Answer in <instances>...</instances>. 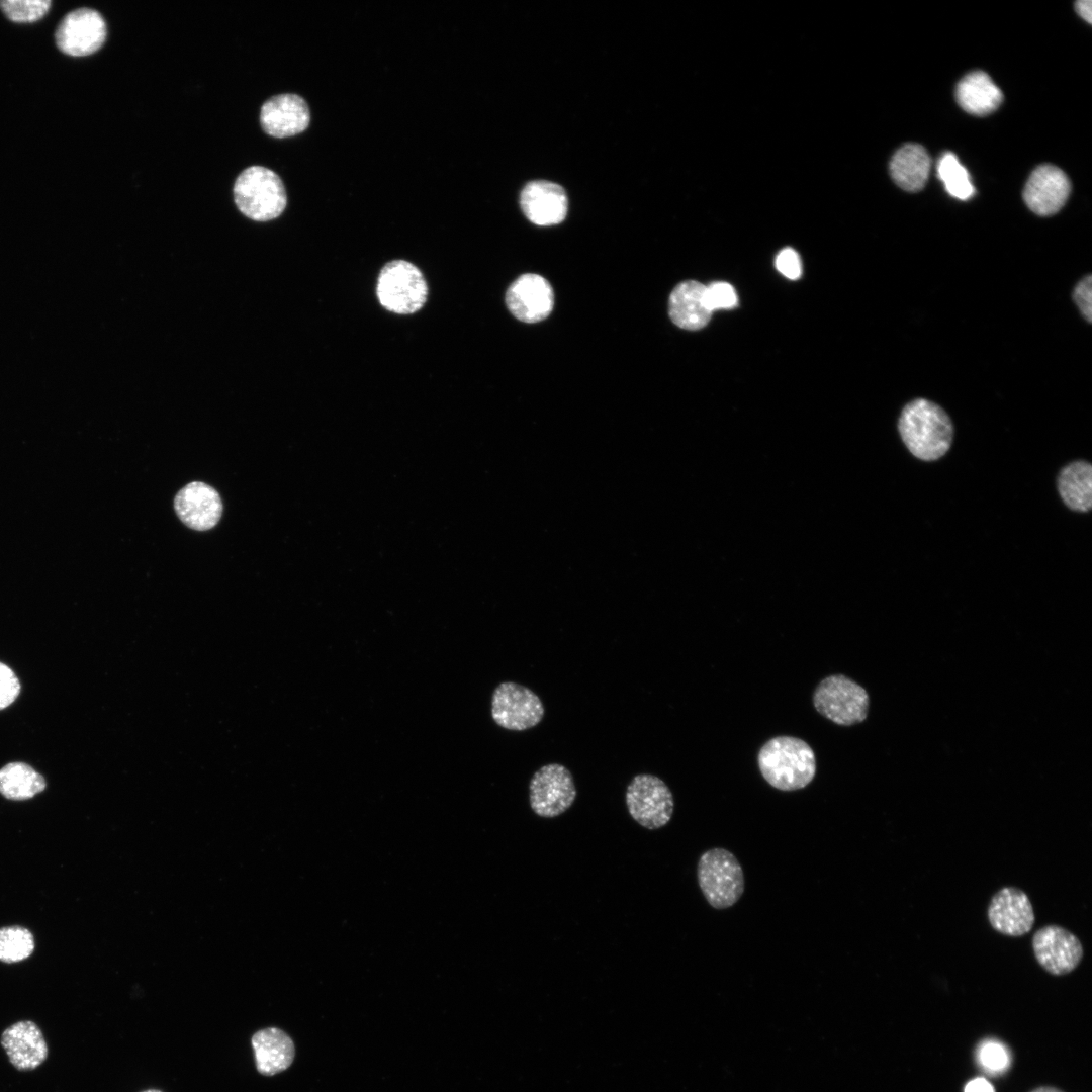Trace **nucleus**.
I'll use <instances>...</instances> for the list:
<instances>
[{
    "instance_id": "nucleus-14",
    "label": "nucleus",
    "mask_w": 1092,
    "mask_h": 1092,
    "mask_svg": "<svg viewBox=\"0 0 1092 1092\" xmlns=\"http://www.w3.org/2000/svg\"><path fill=\"white\" fill-rule=\"evenodd\" d=\"M1070 190V181L1061 169L1041 165L1029 176L1023 190V199L1035 214L1049 216L1065 205Z\"/></svg>"
},
{
    "instance_id": "nucleus-4",
    "label": "nucleus",
    "mask_w": 1092,
    "mask_h": 1092,
    "mask_svg": "<svg viewBox=\"0 0 1092 1092\" xmlns=\"http://www.w3.org/2000/svg\"><path fill=\"white\" fill-rule=\"evenodd\" d=\"M699 887L715 909L733 906L744 892V874L736 856L725 848H711L699 858Z\"/></svg>"
},
{
    "instance_id": "nucleus-29",
    "label": "nucleus",
    "mask_w": 1092,
    "mask_h": 1092,
    "mask_svg": "<svg viewBox=\"0 0 1092 1092\" xmlns=\"http://www.w3.org/2000/svg\"><path fill=\"white\" fill-rule=\"evenodd\" d=\"M20 693V682L13 670L0 662V710L12 704Z\"/></svg>"
},
{
    "instance_id": "nucleus-24",
    "label": "nucleus",
    "mask_w": 1092,
    "mask_h": 1092,
    "mask_svg": "<svg viewBox=\"0 0 1092 1092\" xmlns=\"http://www.w3.org/2000/svg\"><path fill=\"white\" fill-rule=\"evenodd\" d=\"M44 789L43 777L24 762H10L0 769V793L7 799H30Z\"/></svg>"
},
{
    "instance_id": "nucleus-13",
    "label": "nucleus",
    "mask_w": 1092,
    "mask_h": 1092,
    "mask_svg": "<svg viewBox=\"0 0 1092 1092\" xmlns=\"http://www.w3.org/2000/svg\"><path fill=\"white\" fill-rule=\"evenodd\" d=\"M506 303L512 314L525 323H537L552 311L554 293L550 283L538 274L517 278L506 293Z\"/></svg>"
},
{
    "instance_id": "nucleus-27",
    "label": "nucleus",
    "mask_w": 1092,
    "mask_h": 1092,
    "mask_svg": "<svg viewBox=\"0 0 1092 1092\" xmlns=\"http://www.w3.org/2000/svg\"><path fill=\"white\" fill-rule=\"evenodd\" d=\"M0 7L5 16L18 23L35 22L50 10V0H3Z\"/></svg>"
},
{
    "instance_id": "nucleus-10",
    "label": "nucleus",
    "mask_w": 1092,
    "mask_h": 1092,
    "mask_svg": "<svg viewBox=\"0 0 1092 1092\" xmlns=\"http://www.w3.org/2000/svg\"><path fill=\"white\" fill-rule=\"evenodd\" d=\"M107 34L103 16L92 8H78L60 21L55 40L58 49L72 57H85L97 52Z\"/></svg>"
},
{
    "instance_id": "nucleus-26",
    "label": "nucleus",
    "mask_w": 1092,
    "mask_h": 1092,
    "mask_svg": "<svg viewBox=\"0 0 1092 1092\" xmlns=\"http://www.w3.org/2000/svg\"><path fill=\"white\" fill-rule=\"evenodd\" d=\"M34 949L31 932L21 926L0 928V961L16 963L28 958Z\"/></svg>"
},
{
    "instance_id": "nucleus-11",
    "label": "nucleus",
    "mask_w": 1092,
    "mask_h": 1092,
    "mask_svg": "<svg viewBox=\"0 0 1092 1092\" xmlns=\"http://www.w3.org/2000/svg\"><path fill=\"white\" fill-rule=\"evenodd\" d=\"M1031 944L1037 963L1054 976H1063L1074 971L1084 954L1079 938L1057 924L1039 928L1034 933Z\"/></svg>"
},
{
    "instance_id": "nucleus-17",
    "label": "nucleus",
    "mask_w": 1092,
    "mask_h": 1092,
    "mask_svg": "<svg viewBox=\"0 0 1092 1092\" xmlns=\"http://www.w3.org/2000/svg\"><path fill=\"white\" fill-rule=\"evenodd\" d=\"M1 1044L10 1063L19 1071L40 1066L48 1057V1045L39 1027L30 1020L18 1021L7 1027Z\"/></svg>"
},
{
    "instance_id": "nucleus-23",
    "label": "nucleus",
    "mask_w": 1092,
    "mask_h": 1092,
    "mask_svg": "<svg viewBox=\"0 0 1092 1092\" xmlns=\"http://www.w3.org/2000/svg\"><path fill=\"white\" fill-rule=\"evenodd\" d=\"M1057 486L1065 505L1076 512H1088L1092 506V466L1078 460L1066 465L1058 476Z\"/></svg>"
},
{
    "instance_id": "nucleus-31",
    "label": "nucleus",
    "mask_w": 1092,
    "mask_h": 1092,
    "mask_svg": "<svg viewBox=\"0 0 1092 1092\" xmlns=\"http://www.w3.org/2000/svg\"><path fill=\"white\" fill-rule=\"evenodd\" d=\"M979 1058L982 1065L992 1071H1000L1008 1063L1004 1046L997 1042L985 1043L980 1050Z\"/></svg>"
},
{
    "instance_id": "nucleus-2",
    "label": "nucleus",
    "mask_w": 1092,
    "mask_h": 1092,
    "mask_svg": "<svg viewBox=\"0 0 1092 1092\" xmlns=\"http://www.w3.org/2000/svg\"><path fill=\"white\" fill-rule=\"evenodd\" d=\"M757 763L763 779L780 791L803 789L816 775L813 749L793 736H777L766 741L759 749Z\"/></svg>"
},
{
    "instance_id": "nucleus-19",
    "label": "nucleus",
    "mask_w": 1092,
    "mask_h": 1092,
    "mask_svg": "<svg viewBox=\"0 0 1092 1092\" xmlns=\"http://www.w3.org/2000/svg\"><path fill=\"white\" fill-rule=\"evenodd\" d=\"M706 286L698 281L687 280L672 290L668 312L671 321L681 329L695 331L704 328L712 311L706 303Z\"/></svg>"
},
{
    "instance_id": "nucleus-12",
    "label": "nucleus",
    "mask_w": 1092,
    "mask_h": 1092,
    "mask_svg": "<svg viewBox=\"0 0 1092 1092\" xmlns=\"http://www.w3.org/2000/svg\"><path fill=\"white\" fill-rule=\"evenodd\" d=\"M988 920L992 928L1006 936L1018 937L1029 932L1035 915L1027 894L1016 887H1004L991 899Z\"/></svg>"
},
{
    "instance_id": "nucleus-35",
    "label": "nucleus",
    "mask_w": 1092,
    "mask_h": 1092,
    "mask_svg": "<svg viewBox=\"0 0 1092 1092\" xmlns=\"http://www.w3.org/2000/svg\"><path fill=\"white\" fill-rule=\"evenodd\" d=\"M1029 1092H1064L1063 1090L1053 1086H1039Z\"/></svg>"
},
{
    "instance_id": "nucleus-6",
    "label": "nucleus",
    "mask_w": 1092,
    "mask_h": 1092,
    "mask_svg": "<svg viewBox=\"0 0 1092 1092\" xmlns=\"http://www.w3.org/2000/svg\"><path fill=\"white\" fill-rule=\"evenodd\" d=\"M813 705L823 717L841 726H852L868 717L870 697L863 687L843 674L822 679L813 693Z\"/></svg>"
},
{
    "instance_id": "nucleus-22",
    "label": "nucleus",
    "mask_w": 1092,
    "mask_h": 1092,
    "mask_svg": "<svg viewBox=\"0 0 1092 1092\" xmlns=\"http://www.w3.org/2000/svg\"><path fill=\"white\" fill-rule=\"evenodd\" d=\"M930 164L929 155L922 146L907 144L893 155L890 161V174L900 188L916 192L925 186Z\"/></svg>"
},
{
    "instance_id": "nucleus-7",
    "label": "nucleus",
    "mask_w": 1092,
    "mask_h": 1092,
    "mask_svg": "<svg viewBox=\"0 0 1092 1092\" xmlns=\"http://www.w3.org/2000/svg\"><path fill=\"white\" fill-rule=\"evenodd\" d=\"M625 801L633 820L649 830L665 826L673 814L672 793L668 786L654 775H636L626 789Z\"/></svg>"
},
{
    "instance_id": "nucleus-34",
    "label": "nucleus",
    "mask_w": 1092,
    "mask_h": 1092,
    "mask_svg": "<svg viewBox=\"0 0 1092 1092\" xmlns=\"http://www.w3.org/2000/svg\"><path fill=\"white\" fill-rule=\"evenodd\" d=\"M1078 14L1084 18L1088 23L1092 22V3L1091 0H1079L1075 3Z\"/></svg>"
},
{
    "instance_id": "nucleus-21",
    "label": "nucleus",
    "mask_w": 1092,
    "mask_h": 1092,
    "mask_svg": "<svg viewBox=\"0 0 1092 1092\" xmlns=\"http://www.w3.org/2000/svg\"><path fill=\"white\" fill-rule=\"evenodd\" d=\"M956 97L965 111L980 116L995 111L1003 100L999 87L982 71L966 75L957 85Z\"/></svg>"
},
{
    "instance_id": "nucleus-5",
    "label": "nucleus",
    "mask_w": 1092,
    "mask_h": 1092,
    "mask_svg": "<svg viewBox=\"0 0 1092 1092\" xmlns=\"http://www.w3.org/2000/svg\"><path fill=\"white\" fill-rule=\"evenodd\" d=\"M376 295L380 304L397 314L420 310L428 298V285L422 272L404 260H393L381 269Z\"/></svg>"
},
{
    "instance_id": "nucleus-9",
    "label": "nucleus",
    "mask_w": 1092,
    "mask_h": 1092,
    "mask_svg": "<svg viewBox=\"0 0 1092 1092\" xmlns=\"http://www.w3.org/2000/svg\"><path fill=\"white\" fill-rule=\"evenodd\" d=\"M544 714L539 696L523 685L504 681L493 691L491 717L502 728L524 731L537 726Z\"/></svg>"
},
{
    "instance_id": "nucleus-3",
    "label": "nucleus",
    "mask_w": 1092,
    "mask_h": 1092,
    "mask_svg": "<svg viewBox=\"0 0 1092 1092\" xmlns=\"http://www.w3.org/2000/svg\"><path fill=\"white\" fill-rule=\"evenodd\" d=\"M234 199L238 209L255 221L278 217L286 207L287 195L280 177L262 166H251L237 177Z\"/></svg>"
},
{
    "instance_id": "nucleus-16",
    "label": "nucleus",
    "mask_w": 1092,
    "mask_h": 1092,
    "mask_svg": "<svg viewBox=\"0 0 1092 1092\" xmlns=\"http://www.w3.org/2000/svg\"><path fill=\"white\" fill-rule=\"evenodd\" d=\"M310 114L307 103L296 94H279L269 98L261 107L260 124L274 138H287L305 130Z\"/></svg>"
},
{
    "instance_id": "nucleus-28",
    "label": "nucleus",
    "mask_w": 1092,
    "mask_h": 1092,
    "mask_svg": "<svg viewBox=\"0 0 1092 1092\" xmlns=\"http://www.w3.org/2000/svg\"><path fill=\"white\" fill-rule=\"evenodd\" d=\"M706 303L713 312L718 309H730L737 305L738 297L734 287L727 282H714L706 286Z\"/></svg>"
},
{
    "instance_id": "nucleus-15",
    "label": "nucleus",
    "mask_w": 1092,
    "mask_h": 1092,
    "mask_svg": "<svg viewBox=\"0 0 1092 1092\" xmlns=\"http://www.w3.org/2000/svg\"><path fill=\"white\" fill-rule=\"evenodd\" d=\"M174 508L178 518L196 531L213 528L222 514V503L217 491L197 481L188 483L176 494Z\"/></svg>"
},
{
    "instance_id": "nucleus-20",
    "label": "nucleus",
    "mask_w": 1092,
    "mask_h": 1092,
    "mask_svg": "<svg viewBox=\"0 0 1092 1092\" xmlns=\"http://www.w3.org/2000/svg\"><path fill=\"white\" fill-rule=\"evenodd\" d=\"M257 1070L272 1076L286 1070L293 1062L295 1048L290 1036L277 1027H268L252 1036Z\"/></svg>"
},
{
    "instance_id": "nucleus-30",
    "label": "nucleus",
    "mask_w": 1092,
    "mask_h": 1092,
    "mask_svg": "<svg viewBox=\"0 0 1092 1092\" xmlns=\"http://www.w3.org/2000/svg\"><path fill=\"white\" fill-rule=\"evenodd\" d=\"M776 268L785 277L796 280L802 274L799 254L792 248H785L776 257Z\"/></svg>"
},
{
    "instance_id": "nucleus-8",
    "label": "nucleus",
    "mask_w": 1092,
    "mask_h": 1092,
    "mask_svg": "<svg viewBox=\"0 0 1092 1092\" xmlns=\"http://www.w3.org/2000/svg\"><path fill=\"white\" fill-rule=\"evenodd\" d=\"M576 795L571 772L559 763L541 766L529 783L530 807L536 815L543 818H554L563 814L572 806Z\"/></svg>"
},
{
    "instance_id": "nucleus-32",
    "label": "nucleus",
    "mask_w": 1092,
    "mask_h": 1092,
    "mask_svg": "<svg viewBox=\"0 0 1092 1092\" xmlns=\"http://www.w3.org/2000/svg\"><path fill=\"white\" fill-rule=\"evenodd\" d=\"M1073 299L1088 323L1092 322V276L1089 274L1074 288Z\"/></svg>"
},
{
    "instance_id": "nucleus-18",
    "label": "nucleus",
    "mask_w": 1092,
    "mask_h": 1092,
    "mask_svg": "<svg viewBox=\"0 0 1092 1092\" xmlns=\"http://www.w3.org/2000/svg\"><path fill=\"white\" fill-rule=\"evenodd\" d=\"M520 204L527 218L537 225L557 224L567 213L565 191L549 181L527 184L521 193Z\"/></svg>"
},
{
    "instance_id": "nucleus-33",
    "label": "nucleus",
    "mask_w": 1092,
    "mask_h": 1092,
    "mask_svg": "<svg viewBox=\"0 0 1092 1092\" xmlns=\"http://www.w3.org/2000/svg\"><path fill=\"white\" fill-rule=\"evenodd\" d=\"M965 1092H994L993 1086L984 1078H976L970 1081Z\"/></svg>"
},
{
    "instance_id": "nucleus-1",
    "label": "nucleus",
    "mask_w": 1092,
    "mask_h": 1092,
    "mask_svg": "<svg viewBox=\"0 0 1092 1092\" xmlns=\"http://www.w3.org/2000/svg\"><path fill=\"white\" fill-rule=\"evenodd\" d=\"M898 430L910 453L923 461L941 458L950 448L953 426L949 416L938 404L917 398L901 412Z\"/></svg>"
},
{
    "instance_id": "nucleus-36",
    "label": "nucleus",
    "mask_w": 1092,
    "mask_h": 1092,
    "mask_svg": "<svg viewBox=\"0 0 1092 1092\" xmlns=\"http://www.w3.org/2000/svg\"><path fill=\"white\" fill-rule=\"evenodd\" d=\"M143 1092H162V1091L157 1090V1089H149V1090H146V1091H143Z\"/></svg>"
},
{
    "instance_id": "nucleus-25",
    "label": "nucleus",
    "mask_w": 1092,
    "mask_h": 1092,
    "mask_svg": "<svg viewBox=\"0 0 1092 1092\" xmlns=\"http://www.w3.org/2000/svg\"><path fill=\"white\" fill-rule=\"evenodd\" d=\"M937 175L945 190L954 198L968 200L975 194L967 169L952 153H944L937 163Z\"/></svg>"
}]
</instances>
